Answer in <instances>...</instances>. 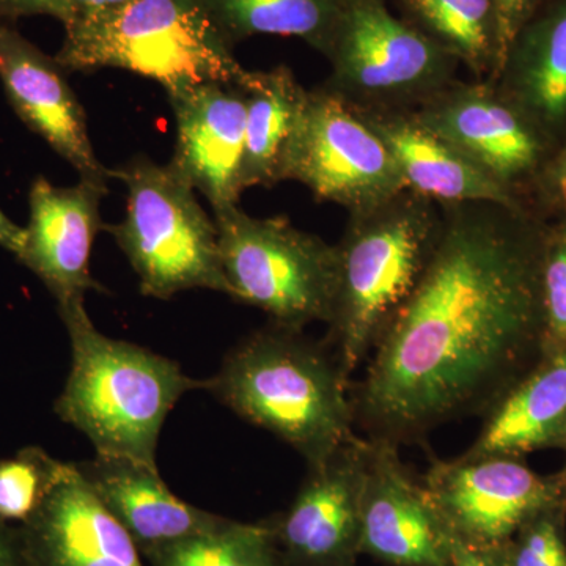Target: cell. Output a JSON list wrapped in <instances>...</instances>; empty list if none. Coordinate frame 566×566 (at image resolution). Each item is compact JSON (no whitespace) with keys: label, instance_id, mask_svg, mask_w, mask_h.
<instances>
[{"label":"cell","instance_id":"cell-14","mask_svg":"<svg viewBox=\"0 0 566 566\" xmlns=\"http://www.w3.org/2000/svg\"><path fill=\"white\" fill-rule=\"evenodd\" d=\"M107 182L84 180L61 188L44 177L32 182L28 227L18 260L46 285L57 304L104 292L91 273L92 245L104 229L99 207Z\"/></svg>","mask_w":566,"mask_h":566},{"label":"cell","instance_id":"cell-8","mask_svg":"<svg viewBox=\"0 0 566 566\" xmlns=\"http://www.w3.org/2000/svg\"><path fill=\"white\" fill-rule=\"evenodd\" d=\"M283 180L318 200L360 212L405 192L403 175L359 107L334 91L305 93L286 153Z\"/></svg>","mask_w":566,"mask_h":566},{"label":"cell","instance_id":"cell-21","mask_svg":"<svg viewBox=\"0 0 566 566\" xmlns=\"http://www.w3.org/2000/svg\"><path fill=\"white\" fill-rule=\"evenodd\" d=\"M510 70L513 96L536 128L557 132L566 123V0L517 33L502 70Z\"/></svg>","mask_w":566,"mask_h":566},{"label":"cell","instance_id":"cell-36","mask_svg":"<svg viewBox=\"0 0 566 566\" xmlns=\"http://www.w3.org/2000/svg\"><path fill=\"white\" fill-rule=\"evenodd\" d=\"M562 449H564L566 452V433H565L564 447H562ZM558 474H560L562 479H564V482L566 483V463L564 465V469H562V471L558 472Z\"/></svg>","mask_w":566,"mask_h":566},{"label":"cell","instance_id":"cell-15","mask_svg":"<svg viewBox=\"0 0 566 566\" xmlns=\"http://www.w3.org/2000/svg\"><path fill=\"white\" fill-rule=\"evenodd\" d=\"M65 73L57 59L0 21V81L11 107L81 178L107 182L111 170L96 158L84 107Z\"/></svg>","mask_w":566,"mask_h":566},{"label":"cell","instance_id":"cell-27","mask_svg":"<svg viewBox=\"0 0 566 566\" xmlns=\"http://www.w3.org/2000/svg\"><path fill=\"white\" fill-rule=\"evenodd\" d=\"M501 549L509 566H566V505L528 520Z\"/></svg>","mask_w":566,"mask_h":566},{"label":"cell","instance_id":"cell-5","mask_svg":"<svg viewBox=\"0 0 566 566\" xmlns=\"http://www.w3.org/2000/svg\"><path fill=\"white\" fill-rule=\"evenodd\" d=\"M63 28L55 59L65 71H132L167 95L210 82L240 85L248 74L203 0H132Z\"/></svg>","mask_w":566,"mask_h":566},{"label":"cell","instance_id":"cell-23","mask_svg":"<svg viewBox=\"0 0 566 566\" xmlns=\"http://www.w3.org/2000/svg\"><path fill=\"white\" fill-rule=\"evenodd\" d=\"M234 44L255 35L294 36L327 51L345 0H203Z\"/></svg>","mask_w":566,"mask_h":566},{"label":"cell","instance_id":"cell-28","mask_svg":"<svg viewBox=\"0 0 566 566\" xmlns=\"http://www.w3.org/2000/svg\"><path fill=\"white\" fill-rule=\"evenodd\" d=\"M542 297L545 356H549L566 349V223L546 232Z\"/></svg>","mask_w":566,"mask_h":566},{"label":"cell","instance_id":"cell-19","mask_svg":"<svg viewBox=\"0 0 566 566\" xmlns=\"http://www.w3.org/2000/svg\"><path fill=\"white\" fill-rule=\"evenodd\" d=\"M360 112L392 153L409 191L433 202L493 203L520 210L510 189L488 177L452 145L424 128L416 115Z\"/></svg>","mask_w":566,"mask_h":566},{"label":"cell","instance_id":"cell-16","mask_svg":"<svg viewBox=\"0 0 566 566\" xmlns=\"http://www.w3.org/2000/svg\"><path fill=\"white\" fill-rule=\"evenodd\" d=\"M416 118L506 189L542 159L538 128L486 85L436 93Z\"/></svg>","mask_w":566,"mask_h":566},{"label":"cell","instance_id":"cell-25","mask_svg":"<svg viewBox=\"0 0 566 566\" xmlns=\"http://www.w3.org/2000/svg\"><path fill=\"white\" fill-rule=\"evenodd\" d=\"M408 6L433 41L476 76L497 66L494 0H408Z\"/></svg>","mask_w":566,"mask_h":566},{"label":"cell","instance_id":"cell-22","mask_svg":"<svg viewBox=\"0 0 566 566\" xmlns=\"http://www.w3.org/2000/svg\"><path fill=\"white\" fill-rule=\"evenodd\" d=\"M240 88L245 99L243 188H271L283 180L286 153L307 91L286 66L248 71Z\"/></svg>","mask_w":566,"mask_h":566},{"label":"cell","instance_id":"cell-33","mask_svg":"<svg viewBox=\"0 0 566 566\" xmlns=\"http://www.w3.org/2000/svg\"><path fill=\"white\" fill-rule=\"evenodd\" d=\"M0 566H24L17 527L0 521Z\"/></svg>","mask_w":566,"mask_h":566},{"label":"cell","instance_id":"cell-1","mask_svg":"<svg viewBox=\"0 0 566 566\" xmlns=\"http://www.w3.org/2000/svg\"><path fill=\"white\" fill-rule=\"evenodd\" d=\"M430 260L349 387L354 427L403 447L485 417L545 356L546 232L520 210L449 205Z\"/></svg>","mask_w":566,"mask_h":566},{"label":"cell","instance_id":"cell-7","mask_svg":"<svg viewBox=\"0 0 566 566\" xmlns=\"http://www.w3.org/2000/svg\"><path fill=\"white\" fill-rule=\"evenodd\" d=\"M229 296L271 323L304 331L329 324L337 292V248L285 218H252L238 207L214 211Z\"/></svg>","mask_w":566,"mask_h":566},{"label":"cell","instance_id":"cell-10","mask_svg":"<svg viewBox=\"0 0 566 566\" xmlns=\"http://www.w3.org/2000/svg\"><path fill=\"white\" fill-rule=\"evenodd\" d=\"M420 482L447 534L475 547L505 545L532 517L566 505L560 474H536L523 458H433Z\"/></svg>","mask_w":566,"mask_h":566},{"label":"cell","instance_id":"cell-9","mask_svg":"<svg viewBox=\"0 0 566 566\" xmlns=\"http://www.w3.org/2000/svg\"><path fill=\"white\" fill-rule=\"evenodd\" d=\"M326 52L334 62V92L376 104L430 99L444 91L452 66V55L395 18L381 0H345Z\"/></svg>","mask_w":566,"mask_h":566},{"label":"cell","instance_id":"cell-34","mask_svg":"<svg viewBox=\"0 0 566 566\" xmlns=\"http://www.w3.org/2000/svg\"><path fill=\"white\" fill-rule=\"evenodd\" d=\"M22 244H24V227L11 221L9 216L0 210V248L18 256Z\"/></svg>","mask_w":566,"mask_h":566},{"label":"cell","instance_id":"cell-26","mask_svg":"<svg viewBox=\"0 0 566 566\" xmlns=\"http://www.w3.org/2000/svg\"><path fill=\"white\" fill-rule=\"evenodd\" d=\"M62 461L40 447L0 460V521L24 523L43 501Z\"/></svg>","mask_w":566,"mask_h":566},{"label":"cell","instance_id":"cell-35","mask_svg":"<svg viewBox=\"0 0 566 566\" xmlns=\"http://www.w3.org/2000/svg\"><path fill=\"white\" fill-rule=\"evenodd\" d=\"M69 2L71 21L74 20V18L87 17V14L98 13V11L115 9V7L132 2V0H69ZM69 22H66V24H69Z\"/></svg>","mask_w":566,"mask_h":566},{"label":"cell","instance_id":"cell-6","mask_svg":"<svg viewBox=\"0 0 566 566\" xmlns=\"http://www.w3.org/2000/svg\"><path fill=\"white\" fill-rule=\"evenodd\" d=\"M111 177L126 186V214L104 230L132 263L142 294L163 301L197 289L229 294L218 226L170 164L137 156Z\"/></svg>","mask_w":566,"mask_h":566},{"label":"cell","instance_id":"cell-24","mask_svg":"<svg viewBox=\"0 0 566 566\" xmlns=\"http://www.w3.org/2000/svg\"><path fill=\"white\" fill-rule=\"evenodd\" d=\"M148 566H286L263 521L221 520L142 556Z\"/></svg>","mask_w":566,"mask_h":566},{"label":"cell","instance_id":"cell-2","mask_svg":"<svg viewBox=\"0 0 566 566\" xmlns=\"http://www.w3.org/2000/svg\"><path fill=\"white\" fill-rule=\"evenodd\" d=\"M208 392L249 423L322 463L354 436L349 386L327 342L271 323L243 338Z\"/></svg>","mask_w":566,"mask_h":566},{"label":"cell","instance_id":"cell-31","mask_svg":"<svg viewBox=\"0 0 566 566\" xmlns=\"http://www.w3.org/2000/svg\"><path fill=\"white\" fill-rule=\"evenodd\" d=\"M449 539L453 566H509L501 546L475 547L464 545L452 536H449Z\"/></svg>","mask_w":566,"mask_h":566},{"label":"cell","instance_id":"cell-32","mask_svg":"<svg viewBox=\"0 0 566 566\" xmlns=\"http://www.w3.org/2000/svg\"><path fill=\"white\" fill-rule=\"evenodd\" d=\"M543 188L554 203L566 207V145L547 166Z\"/></svg>","mask_w":566,"mask_h":566},{"label":"cell","instance_id":"cell-11","mask_svg":"<svg viewBox=\"0 0 566 566\" xmlns=\"http://www.w3.org/2000/svg\"><path fill=\"white\" fill-rule=\"evenodd\" d=\"M368 439L354 436L307 475L286 510L262 520L286 566H356Z\"/></svg>","mask_w":566,"mask_h":566},{"label":"cell","instance_id":"cell-12","mask_svg":"<svg viewBox=\"0 0 566 566\" xmlns=\"http://www.w3.org/2000/svg\"><path fill=\"white\" fill-rule=\"evenodd\" d=\"M368 442L360 554L387 566H453L444 524L422 482L400 460V447Z\"/></svg>","mask_w":566,"mask_h":566},{"label":"cell","instance_id":"cell-3","mask_svg":"<svg viewBox=\"0 0 566 566\" xmlns=\"http://www.w3.org/2000/svg\"><path fill=\"white\" fill-rule=\"evenodd\" d=\"M59 305L71 344V370L55 412L87 436L96 455L156 465V447L167 415L182 395L208 390L180 365L144 346L96 329L84 300Z\"/></svg>","mask_w":566,"mask_h":566},{"label":"cell","instance_id":"cell-30","mask_svg":"<svg viewBox=\"0 0 566 566\" xmlns=\"http://www.w3.org/2000/svg\"><path fill=\"white\" fill-rule=\"evenodd\" d=\"M46 14L55 18L63 25L70 21L69 0H0V21H14L22 17Z\"/></svg>","mask_w":566,"mask_h":566},{"label":"cell","instance_id":"cell-20","mask_svg":"<svg viewBox=\"0 0 566 566\" xmlns=\"http://www.w3.org/2000/svg\"><path fill=\"white\" fill-rule=\"evenodd\" d=\"M566 433V349L543 357L485 416L464 458L515 457L562 449Z\"/></svg>","mask_w":566,"mask_h":566},{"label":"cell","instance_id":"cell-17","mask_svg":"<svg viewBox=\"0 0 566 566\" xmlns=\"http://www.w3.org/2000/svg\"><path fill=\"white\" fill-rule=\"evenodd\" d=\"M169 96L177 123L170 166L212 210L238 207L243 193L245 99L240 85L210 82Z\"/></svg>","mask_w":566,"mask_h":566},{"label":"cell","instance_id":"cell-13","mask_svg":"<svg viewBox=\"0 0 566 566\" xmlns=\"http://www.w3.org/2000/svg\"><path fill=\"white\" fill-rule=\"evenodd\" d=\"M14 527L24 566H145L76 463L62 461L35 512Z\"/></svg>","mask_w":566,"mask_h":566},{"label":"cell","instance_id":"cell-4","mask_svg":"<svg viewBox=\"0 0 566 566\" xmlns=\"http://www.w3.org/2000/svg\"><path fill=\"white\" fill-rule=\"evenodd\" d=\"M352 216L335 245L337 292L326 338L349 386L419 282L442 219L433 200L409 189Z\"/></svg>","mask_w":566,"mask_h":566},{"label":"cell","instance_id":"cell-29","mask_svg":"<svg viewBox=\"0 0 566 566\" xmlns=\"http://www.w3.org/2000/svg\"><path fill=\"white\" fill-rule=\"evenodd\" d=\"M538 0H494L495 20H497L499 59L497 66L502 70L506 54L512 48L517 33L526 24L528 13Z\"/></svg>","mask_w":566,"mask_h":566},{"label":"cell","instance_id":"cell-18","mask_svg":"<svg viewBox=\"0 0 566 566\" xmlns=\"http://www.w3.org/2000/svg\"><path fill=\"white\" fill-rule=\"evenodd\" d=\"M76 464L104 509L132 536L140 556L200 534L221 520L177 497L156 465L103 455Z\"/></svg>","mask_w":566,"mask_h":566}]
</instances>
